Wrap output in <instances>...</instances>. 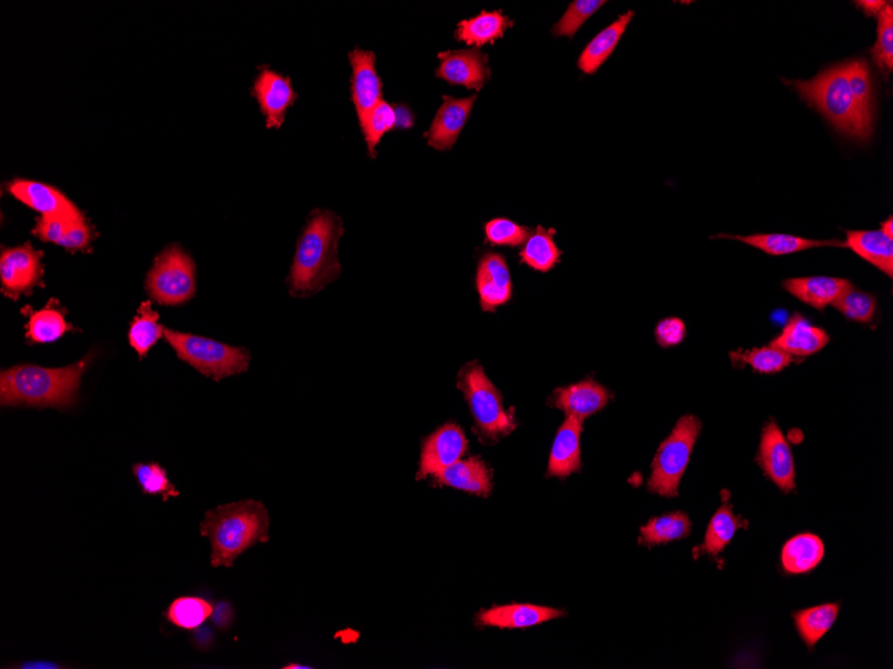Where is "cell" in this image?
Returning a JSON list of instances; mask_svg holds the SVG:
<instances>
[{"label":"cell","instance_id":"cb8c5ba5","mask_svg":"<svg viewBox=\"0 0 893 669\" xmlns=\"http://www.w3.org/2000/svg\"><path fill=\"white\" fill-rule=\"evenodd\" d=\"M846 248L893 277V241L881 230H846Z\"/></svg>","mask_w":893,"mask_h":669},{"label":"cell","instance_id":"30bf717a","mask_svg":"<svg viewBox=\"0 0 893 669\" xmlns=\"http://www.w3.org/2000/svg\"><path fill=\"white\" fill-rule=\"evenodd\" d=\"M42 278V253L30 243L3 249L0 254V279L3 292L11 296L28 293Z\"/></svg>","mask_w":893,"mask_h":669},{"label":"cell","instance_id":"9a60e30c","mask_svg":"<svg viewBox=\"0 0 893 669\" xmlns=\"http://www.w3.org/2000/svg\"><path fill=\"white\" fill-rule=\"evenodd\" d=\"M475 101L477 96L464 99L443 97V104L426 132L428 144L440 151L454 147L471 115Z\"/></svg>","mask_w":893,"mask_h":669},{"label":"cell","instance_id":"d590c367","mask_svg":"<svg viewBox=\"0 0 893 669\" xmlns=\"http://www.w3.org/2000/svg\"><path fill=\"white\" fill-rule=\"evenodd\" d=\"M846 74L852 94H854L857 108L866 119L873 124L875 98L871 70L866 60H851L845 62Z\"/></svg>","mask_w":893,"mask_h":669},{"label":"cell","instance_id":"7c38bea8","mask_svg":"<svg viewBox=\"0 0 893 669\" xmlns=\"http://www.w3.org/2000/svg\"><path fill=\"white\" fill-rule=\"evenodd\" d=\"M439 60L437 77L451 85L479 91L490 79L489 60L479 49L440 52Z\"/></svg>","mask_w":893,"mask_h":669},{"label":"cell","instance_id":"c3c4849f","mask_svg":"<svg viewBox=\"0 0 893 669\" xmlns=\"http://www.w3.org/2000/svg\"><path fill=\"white\" fill-rule=\"evenodd\" d=\"M881 231H883L886 237H890L891 240H893V218L892 217L884 220V223H881Z\"/></svg>","mask_w":893,"mask_h":669},{"label":"cell","instance_id":"603a6c76","mask_svg":"<svg viewBox=\"0 0 893 669\" xmlns=\"http://www.w3.org/2000/svg\"><path fill=\"white\" fill-rule=\"evenodd\" d=\"M439 485L487 497L491 493V470L479 457L460 459L437 477Z\"/></svg>","mask_w":893,"mask_h":669},{"label":"cell","instance_id":"8992f818","mask_svg":"<svg viewBox=\"0 0 893 669\" xmlns=\"http://www.w3.org/2000/svg\"><path fill=\"white\" fill-rule=\"evenodd\" d=\"M701 421L693 415L683 416L658 447L652 465L647 490L664 497H677L678 487L688 468L697 441Z\"/></svg>","mask_w":893,"mask_h":669},{"label":"cell","instance_id":"4fadbf2b","mask_svg":"<svg viewBox=\"0 0 893 669\" xmlns=\"http://www.w3.org/2000/svg\"><path fill=\"white\" fill-rule=\"evenodd\" d=\"M350 62L352 101L362 126L382 101V84L376 72V56L373 51L355 49L350 54Z\"/></svg>","mask_w":893,"mask_h":669},{"label":"cell","instance_id":"7bdbcfd3","mask_svg":"<svg viewBox=\"0 0 893 669\" xmlns=\"http://www.w3.org/2000/svg\"><path fill=\"white\" fill-rule=\"evenodd\" d=\"M531 231L506 218H496L486 225L487 242L492 245L520 247L529 240Z\"/></svg>","mask_w":893,"mask_h":669},{"label":"cell","instance_id":"4dcf8cb0","mask_svg":"<svg viewBox=\"0 0 893 669\" xmlns=\"http://www.w3.org/2000/svg\"><path fill=\"white\" fill-rule=\"evenodd\" d=\"M730 359L734 368H744L747 365L753 371L762 375L779 374L796 361L791 354L770 345L753 348L750 351L739 349V351L730 352Z\"/></svg>","mask_w":893,"mask_h":669},{"label":"cell","instance_id":"f1b7e54d","mask_svg":"<svg viewBox=\"0 0 893 669\" xmlns=\"http://www.w3.org/2000/svg\"><path fill=\"white\" fill-rule=\"evenodd\" d=\"M745 527H747V521L735 516L732 506L724 503L721 508L712 517L709 526H707L701 552L717 557L725 550V546L730 544L739 529Z\"/></svg>","mask_w":893,"mask_h":669},{"label":"cell","instance_id":"ffe728a7","mask_svg":"<svg viewBox=\"0 0 893 669\" xmlns=\"http://www.w3.org/2000/svg\"><path fill=\"white\" fill-rule=\"evenodd\" d=\"M788 293L796 296L803 304L825 311L833 306L845 293L854 289L850 279L834 277L790 278L782 282Z\"/></svg>","mask_w":893,"mask_h":669},{"label":"cell","instance_id":"e575fe53","mask_svg":"<svg viewBox=\"0 0 893 669\" xmlns=\"http://www.w3.org/2000/svg\"><path fill=\"white\" fill-rule=\"evenodd\" d=\"M213 614L212 604L205 598L196 596H183L176 598L167 608L165 618L173 626L181 630H196L211 618Z\"/></svg>","mask_w":893,"mask_h":669},{"label":"cell","instance_id":"f6af8a7d","mask_svg":"<svg viewBox=\"0 0 893 669\" xmlns=\"http://www.w3.org/2000/svg\"><path fill=\"white\" fill-rule=\"evenodd\" d=\"M686 336L687 327L680 318H665L655 328V339L663 348L680 345Z\"/></svg>","mask_w":893,"mask_h":669},{"label":"cell","instance_id":"2e32d148","mask_svg":"<svg viewBox=\"0 0 893 669\" xmlns=\"http://www.w3.org/2000/svg\"><path fill=\"white\" fill-rule=\"evenodd\" d=\"M477 289L481 310L495 311L512 299L513 282L506 260L496 253L481 257L477 273Z\"/></svg>","mask_w":893,"mask_h":669},{"label":"cell","instance_id":"52a82bcc","mask_svg":"<svg viewBox=\"0 0 893 669\" xmlns=\"http://www.w3.org/2000/svg\"><path fill=\"white\" fill-rule=\"evenodd\" d=\"M457 387L466 397L475 427L481 436L495 440L513 432L514 418L503 408L502 394L486 376L481 365L469 363L464 366L457 378Z\"/></svg>","mask_w":893,"mask_h":669},{"label":"cell","instance_id":"d6a6232c","mask_svg":"<svg viewBox=\"0 0 893 669\" xmlns=\"http://www.w3.org/2000/svg\"><path fill=\"white\" fill-rule=\"evenodd\" d=\"M165 328L160 324L159 313L150 307L149 302H143L139 307L135 321L129 330L130 345L143 358L156 342L164 336Z\"/></svg>","mask_w":893,"mask_h":669},{"label":"cell","instance_id":"5b68a950","mask_svg":"<svg viewBox=\"0 0 893 669\" xmlns=\"http://www.w3.org/2000/svg\"><path fill=\"white\" fill-rule=\"evenodd\" d=\"M164 336L179 358L214 381L241 375L251 363V354L243 348L229 346L205 337L179 333L166 328Z\"/></svg>","mask_w":893,"mask_h":669},{"label":"cell","instance_id":"d6986e66","mask_svg":"<svg viewBox=\"0 0 893 669\" xmlns=\"http://www.w3.org/2000/svg\"><path fill=\"white\" fill-rule=\"evenodd\" d=\"M829 341L831 337L825 329L815 327L808 318L794 313L785 328L769 345L791 354L794 358H805L822 351Z\"/></svg>","mask_w":893,"mask_h":669},{"label":"cell","instance_id":"b9f144b4","mask_svg":"<svg viewBox=\"0 0 893 669\" xmlns=\"http://www.w3.org/2000/svg\"><path fill=\"white\" fill-rule=\"evenodd\" d=\"M605 0H576L570 5L561 21L553 27L555 37L573 38L583 23L590 20L599 11Z\"/></svg>","mask_w":893,"mask_h":669},{"label":"cell","instance_id":"8fae6325","mask_svg":"<svg viewBox=\"0 0 893 669\" xmlns=\"http://www.w3.org/2000/svg\"><path fill=\"white\" fill-rule=\"evenodd\" d=\"M468 442L463 429L456 424H445L423 442L420 468L417 479L437 477L450 465L460 462Z\"/></svg>","mask_w":893,"mask_h":669},{"label":"cell","instance_id":"836d02e7","mask_svg":"<svg viewBox=\"0 0 893 669\" xmlns=\"http://www.w3.org/2000/svg\"><path fill=\"white\" fill-rule=\"evenodd\" d=\"M561 252L553 240V231L538 228L526 241L520 258L538 272H549L558 264Z\"/></svg>","mask_w":893,"mask_h":669},{"label":"cell","instance_id":"4316f807","mask_svg":"<svg viewBox=\"0 0 893 669\" xmlns=\"http://www.w3.org/2000/svg\"><path fill=\"white\" fill-rule=\"evenodd\" d=\"M717 237L744 242L746 245L762 250V252L769 255H787L827 247L846 248L845 242L839 240H809V238L791 235H753L746 237L720 235Z\"/></svg>","mask_w":893,"mask_h":669},{"label":"cell","instance_id":"d4e9b609","mask_svg":"<svg viewBox=\"0 0 893 669\" xmlns=\"http://www.w3.org/2000/svg\"><path fill=\"white\" fill-rule=\"evenodd\" d=\"M825 554V543L819 537L812 533L797 534L782 546L781 566L787 573H808L819 567Z\"/></svg>","mask_w":893,"mask_h":669},{"label":"cell","instance_id":"ac0fdd59","mask_svg":"<svg viewBox=\"0 0 893 669\" xmlns=\"http://www.w3.org/2000/svg\"><path fill=\"white\" fill-rule=\"evenodd\" d=\"M611 397L605 387L589 378L571 387L556 389L551 397V405L564 411L566 417L583 422L586 418L605 408Z\"/></svg>","mask_w":893,"mask_h":669},{"label":"cell","instance_id":"ba28073f","mask_svg":"<svg viewBox=\"0 0 893 669\" xmlns=\"http://www.w3.org/2000/svg\"><path fill=\"white\" fill-rule=\"evenodd\" d=\"M147 288L162 305L185 304L196 293L193 260L181 248L165 249L149 272Z\"/></svg>","mask_w":893,"mask_h":669},{"label":"cell","instance_id":"7a4b0ae2","mask_svg":"<svg viewBox=\"0 0 893 669\" xmlns=\"http://www.w3.org/2000/svg\"><path fill=\"white\" fill-rule=\"evenodd\" d=\"M269 514L256 500L231 503L206 512L200 533L211 541L213 567L231 568L239 556L269 540Z\"/></svg>","mask_w":893,"mask_h":669},{"label":"cell","instance_id":"f546056e","mask_svg":"<svg viewBox=\"0 0 893 669\" xmlns=\"http://www.w3.org/2000/svg\"><path fill=\"white\" fill-rule=\"evenodd\" d=\"M839 613V604H825L794 614V624H796L800 638L809 648H815V645L831 630L834 621L838 620Z\"/></svg>","mask_w":893,"mask_h":669},{"label":"cell","instance_id":"9c48e42d","mask_svg":"<svg viewBox=\"0 0 893 669\" xmlns=\"http://www.w3.org/2000/svg\"><path fill=\"white\" fill-rule=\"evenodd\" d=\"M756 463L764 475L782 492L790 493L796 488V469L791 445L775 421L765 425Z\"/></svg>","mask_w":893,"mask_h":669},{"label":"cell","instance_id":"6da1fadb","mask_svg":"<svg viewBox=\"0 0 893 669\" xmlns=\"http://www.w3.org/2000/svg\"><path fill=\"white\" fill-rule=\"evenodd\" d=\"M89 358L65 368L16 365L0 375V404L68 409L77 403L80 380Z\"/></svg>","mask_w":893,"mask_h":669},{"label":"cell","instance_id":"7402d4cb","mask_svg":"<svg viewBox=\"0 0 893 669\" xmlns=\"http://www.w3.org/2000/svg\"><path fill=\"white\" fill-rule=\"evenodd\" d=\"M581 432L582 421L567 416L556 434L549 463V476L565 477L578 472L581 468Z\"/></svg>","mask_w":893,"mask_h":669},{"label":"cell","instance_id":"484cf974","mask_svg":"<svg viewBox=\"0 0 893 669\" xmlns=\"http://www.w3.org/2000/svg\"><path fill=\"white\" fill-rule=\"evenodd\" d=\"M633 16L634 11H629V13L620 15L616 22L607 26L605 30H602L586 46V49L578 60V67L581 68L582 73L591 75L599 72L603 63H605L614 50H616L620 38H622Z\"/></svg>","mask_w":893,"mask_h":669},{"label":"cell","instance_id":"f35d334b","mask_svg":"<svg viewBox=\"0 0 893 669\" xmlns=\"http://www.w3.org/2000/svg\"><path fill=\"white\" fill-rule=\"evenodd\" d=\"M873 62L881 74L886 75L893 70V8L886 3L878 15V42L871 49Z\"/></svg>","mask_w":893,"mask_h":669},{"label":"cell","instance_id":"5bb4252c","mask_svg":"<svg viewBox=\"0 0 893 669\" xmlns=\"http://www.w3.org/2000/svg\"><path fill=\"white\" fill-rule=\"evenodd\" d=\"M253 96L260 103L261 112L266 116L268 127H280L287 110L298 98L291 79L269 68H264L254 80Z\"/></svg>","mask_w":893,"mask_h":669},{"label":"cell","instance_id":"bcb514c9","mask_svg":"<svg viewBox=\"0 0 893 669\" xmlns=\"http://www.w3.org/2000/svg\"><path fill=\"white\" fill-rule=\"evenodd\" d=\"M90 240V228L89 226H87L84 217L73 220L72 225H70L66 236L63 237L60 247L68 250H80L89 245Z\"/></svg>","mask_w":893,"mask_h":669},{"label":"cell","instance_id":"1f68e13d","mask_svg":"<svg viewBox=\"0 0 893 669\" xmlns=\"http://www.w3.org/2000/svg\"><path fill=\"white\" fill-rule=\"evenodd\" d=\"M692 532V521L683 512L655 517L641 528L640 543L647 546L681 540Z\"/></svg>","mask_w":893,"mask_h":669},{"label":"cell","instance_id":"ee69618b","mask_svg":"<svg viewBox=\"0 0 893 669\" xmlns=\"http://www.w3.org/2000/svg\"><path fill=\"white\" fill-rule=\"evenodd\" d=\"M75 219L79 218L61 217V215H42V217L38 219L37 226H35L34 235L42 238L43 241L60 245L63 237L66 236L70 225H72Z\"/></svg>","mask_w":893,"mask_h":669},{"label":"cell","instance_id":"74e56055","mask_svg":"<svg viewBox=\"0 0 893 669\" xmlns=\"http://www.w3.org/2000/svg\"><path fill=\"white\" fill-rule=\"evenodd\" d=\"M133 474L139 487L142 488L143 494L148 496H162L164 502L179 496V491L172 484L166 470L160 464H136L133 467Z\"/></svg>","mask_w":893,"mask_h":669},{"label":"cell","instance_id":"83f0119b","mask_svg":"<svg viewBox=\"0 0 893 669\" xmlns=\"http://www.w3.org/2000/svg\"><path fill=\"white\" fill-rule=\"evenodd\" d=\"M514 22L503 15L501 11H483L471 20L463 21L457 25L455 37L457 40L481 48L494 43L503 37L504 31L512 27Z\"/></svg>","mask_w":893,"mask_h":669},{"label":"cell","instance_id":"8d00e7d4","mask_svg":"<svg viewBox=\"0 0 893 669\" xmlns=\"http://www.w3.org/2000/svg\"><path fill=\"white\" fill-rule=\"evenodd\" d=\"M72 329L62 312L54 305H48L45 310L32 314L27 324V337L34 343H49L61 339Z\"/></svg>","mask_w":893,"mask_h":669},{"label":"cell","instance_id":"7dc6e473","mask_svg":"<svg viewBox=\"0 0 893 669\" xmlns=\"http://www.w3.org/2000/svg\"><path fill=\"white\" fill-rule=\"evenodd\" d=\"M857 8L863 10V13L868 16L879 15L880 11L883 10L886 5L885 2H873V0H864V2H856Z\"/></svg>","mask_w":893,"mask_h":669},{"label":"cell","instance_id":"e0dca14e","mask_svg":"<svg viewBox=\"0 0 893 669\" xmlns=\"http://www.w3.org/2000/svg\"><path fill=\"white\" fill-rule=\"evenodd\" d=\"M9 191L16 200L42 215H61V217L83 218L68 198L50 185L32 179H15L9 184Z\"/></svg>","mask_w":893,"mask_h":669},{"label":"cell","instance_id":"60d3db41","mask_svg":"<svg viewBox=\"0 0 893 669\" xmlns=\"http://www.w3.org/2000/svg\"><path fill=\"white\" fill-rule=\"evenodd\" d=\"M397 126V112L390 103L381 101L378 106L368 115L367 121L361 126L367 141L369 154L375 156L376 147Z\"/></svg>","mask_w":893,"mask_h":669},{"label":"cell","instance_id":"44dd1931","mask_svg":"<svg viewBox=\"0 0 893 669\" xmlns=\"http://www.w3.org/2000/svg\"><path fill=\"white\" fill-rule=\"evenodd\" d=\"M564 615V610L541 607V605L510 604L481 610L477 620L480 626L516 630V628L539 626Z\"/></svg>","mask_w":893,"mask_h":669},{"label":"cell","instance_id":"ab89813d","mask_svg":"<svg viewBox=\"0 0 893 669\" xmlns=\"http://www.w3.org/2000/svg\"><path fill=\"white\" fill-rule=\"evenodd\" d=\"M850 321L871 324L877 316L878 301L875 295L851 289L833 305Z\"/></svg>","mask_w":893,"mask_h":669},{"label":"cell","instance_id":"3957f363","mask_svg":"<svg viewBox=\"0 0 893 669\" xmlns=\"http://www.w3.org/2000/svg\"><path fill=\"white\" fill-rule=\"evenodd\" d=\"M341 236L343 225L338 215L330 212H316L312 215L300 237L289 278L294 294L320 292L340 276L338 248Z\"/></svg>","mask_w":893,"mask_h":669},{"label":"cell","instance_id":"277c9868","mask_svg":"<svg viewBox=\"0 0 893 669\" xmlns=\"http://www.w3.org/2000/svg\"><path fill=\"white\" fill-rule=\"evenodd\" d=\"M791 85L809 106L826 116L834 129L859 141H867L872 136L873 124L857 108L845 62L828 67L814 79L794 80Z\"/></svg>","mask_w":893,"mask_h":669}]
</instances>
